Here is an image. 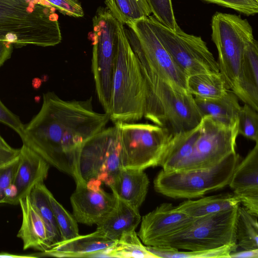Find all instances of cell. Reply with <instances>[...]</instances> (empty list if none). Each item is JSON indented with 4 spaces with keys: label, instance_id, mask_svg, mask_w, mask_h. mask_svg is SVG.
<instances>
[{
    "label": "cell",
    "instance_id": "cell-41",
    "mask_svg": "<svg viewBox=\"0 0 258 258\" xmlns=\"http://www.w3.org/2000/svg\"><path fill=\"white\" fill-rule=\"evenodd\" d=\"M230 258H258V249L236 250L230 253Z\"/></svg>",
    "mask_w": 258,
    "mask_h": 258
},
{
    "label": "cell",
    "instance_id": "cell-32",
    "mask_svg": "<svg viewBox=\"0 0 258 258\" xmlns=\"http://www.w3.org/2000/svg\"><path fill=\"white\" fill-rule=\"evenodd\" d=\"M49 199L62 240H69L80 235L78 222L73 215L64 208L51 192Z\"/></svg>",
    "mask_w": 258,
    "mask_h": 258
},
{
    "label": "cell",
    "instance_id": "cell-22",
    "mask_svg": "<svg viewBox=\"0 0 258 258\" xmlns=\"http://www.w3.org/2000/svg\"><path fill=\"white\" fill-rule=\"evenodd\" d=\"M141 218L139 209H135L117 199L115 208L97 225L96 230L102 232L109 239L115 241L123 233L136 230Z\"/></svg>",
    "mask_w": 258,
    "mask_h": 258
},
{
    "label": "cell",
    "instance_id": "cell-15",
    "mask_svg": "<svg viewBox=\"0 0 258 258\" xmlns=\"http://www.w3.org/2000/svg\"><path fill=\"white\" fill-rule=\"evenodd\" d=\"M194 219L172 204L163 203L142 217L138 235L145 245L154 246L158 241L182 229Z\"/></svg>",
    "mask_w": 258,
    "mask_h": 258
},
{
    "label": "cell",
    "instance_id": "cell-12",
    "mask_svg": "<svg viewBox=\"0 0 258 258\" xmlns=\"http://www.w3.org/2000/svg\"><path fill=\"white\" fill-rule=\"evenodd\" d=\"M147 19L174 62L187 78L219 73L218 62L201 37L187 34L179 26L171 30L153 16H149Z\"/></svg>",
    "mask_w": 258,
    "mask_h": 258
},
{
    "label": "cell",
    "instance_id": "cell-18",
    "mask_svg": "<svg viewBox=\"0 0 258 258\" xmlns=\"http://www.w3.org/2000/svg\"><path fill=\"white\" fill-rule=\"evenodd\" d=\"M49 165L25 145L20 148L19 163L12 184L17 190L15 205L29 196L33 188L46 178Z\"/></svg>",
    "mask_w": 258,
    "mask_h": 258
},
{
    "label": "cell",
    "instance_id": "cell-29",
    "mask_svg": "<svg viewBox=\"0 0 258 258\" xmlns=\"http://www.w3.org/2000/svg\"><path fill=\"white\" fill-rule=\"evenodd\" d=\"M257 217L239 206L236 222L237 248L242 250L258 249Z\"/></svg>",
    "mask_w": 258,
    "mask_h": 258
},
{
    "label": "cell",
    "instance_id": "cell-27",
    "mask_svg": "<svg viewBox=\"0 0 258 258\" xmlns=\"http://www.w3.org/2000/svg\"><path fill=\"white\" fill-rule=\"evenodd\" d=\"M187 87L195 97L206 99L221 98L229 90L220 73L189 76L187 79Z\"/></svg>",
    "mask_w": 258,
    "mask_h": 258
},
{
    "label": "cell",
    "instance_id": "cell-37",
    "mask_svg": "<svg viewBox=\"0 0 258 258\" xmlns=\"http://www.w3.org/2000/svg\"><path fill=\"white\" fill-rule=\"evenodd\" d=\"M64 15L74 17L84 16L83 8L78 0H44Z\"/></svg>",
    "mask_w": 258,
    "mask_h": 258
},
{
    "label": "cell",
    "instance_id": "cell-21",
    "mask_svg": "<svg viewBox=\"0 0 258 258\" xmlns=\"http://www.w3.org/2000/svg\"><path fill=\"white\" fill-rule=\"evenodd\" d=\"M195 102L203 117L209 115L216 121L228 127L238 125L241 108L237 96L231 90L222 97L206 99L194 97Z\"/></svg>",
    "mask_w": 258,
    "mask_h": 258
},
{
    "label": "cell",
    "instance_id": "cell-4",
    "mask_svg": "<svg viewBox=\"0 0 258 258\" xmlns=\"http://www.w3.org/2000/svg\"><path fill=\"white\" fill-rule=\"evenodd\" d=\"M144 79L146 89L145 118L173 135L191 130L201 122L203 116L194 96L188 91L155 76Z\"/></svg>",
    "mask_w": 258,
    "mask_h": 258
},
{
    "label": "cell",
    "instance_id": "cell-44",
    "mask_svg": "<svg viewBox=\"0 0 258 258\" xmlns=\"http://www.w3.org/2000/svg\"><path fill=\"white\" fill-rule=\"evenodd\" d=\"M26 1L30 2H32L33 3L40 4L43 5H44V6H49V7H52V6L48 2H47L46 1H45L44 0H26Z\"/></svg>",
    "mask_w": 258,
    "mask_h": 258
},
{
    "label": "cell",
    "instance_id": "cell-39",
    "mask_svg": "<svg viewBox=\"0 0 258 258\" xmlns=\"http://www.w3.org/2000/svg\"><path fill=\"white\" fill-rule=\"evenodd\" d=\"M20 152V149L10 146L0 135V165L16 158Z\"/></svg>",
    "mask_w": 258,
    "mask_h": 258
},
{
    "label": "cell",
    "instance_id": "cell-20",
    "mask_svg": "<svg viewBox=\"0 0 258 258\" xmlns=\"http://www.w3.org/2000/svg\"><path fill=\"white\" fill-rule=\"evenodd\" d=\"M22 221L17 236L23 242V248L43 252L50 248L45 224L32 205L29 196L19 200Z\"/></svg>",
    "mask_w": 258,
    "mask_h": 258
},
{
    "label": "cell",
    "instance_id": "cell-36",
    "mask_svg": "<svg viewBox=\"0 0 258 258\" xmlns=\"http://www.w3.org/2000/svg\"><path fill=\"white\" fill-rule=\"evenodd\" d=\"M19 163V156L0 165V204L5 197L6 189L12 183Z\"/></svg>",
    "mask_w": 258,
    "mask_h": 258
},
{
    "label": "cell",
    "instance_id": "cell-40",
    "mask_svg": "<svg viewBox=\"0 0 258 258\" xmlns=\"http://www.w3.org/2000/svg\"><path fill=\"white\" fill-rule=\"evenodd\" d=\"M14 46L11 42L0 40V67L11 57Z\"/></svg>",
    "mask_w": 258,
    "mask_h": 258
},
{
    "label": "cell",
    "instance_id": "cell-34",
    "mask_svg": "<svg viewBox=\"0 0 258 258\" xmlns=\"http://www.w3.org/2000/svg\"><path fill=\"white\" fill-rule=\"evenodd\" d=\"M153 17L163 25L174 31L176 22L171 0H147Z\"/></svg>",
    "mask_w": 258,
    "mask_h": 258
},
{
    "label": "cell",
    "instance_id": "cell-38",
    "mask_svg": "<svg viewBox=\"0 0 258 258\" xmlns=\"http://www.w3.org/2000/svg\"><path fill=\"white\" fill-rule=\"evenodd\" d=\"M0 122L12 128L20 137L23 135L25 125L20 117L9 110L0 99Z\"/></svg>",
    "mask_w": 258,
    "mask_h": 258
},
{
    "label": "cell",
    "instance_id": "cell-6",
    "mask_svg": "<svg viewBox=\"0 0 258 258\" xmlns=\"http://www.w3.org/2000/svg\"><path fill=\"white\" fill-rule=\"evenodd\" d=\"M240 161L233 153L213 167L189 170L162 169L155 178V191L173 199H191L228 185L234 170Z\"/></svg>",
    "mask_w": 258,
    "mask_h": 258
},
{
    "label": "cell",
    "instance_id": "cell-3",
    "mask_svg": "<svg viewBox=\"0 0 258 258\" xmlns=\"http://www.w3.org/2000/svg\"><path fill=\"white\" fill-rule=\"evenodd\" d=\"M146 89L139 62L126 37L123 23L117 19L116 46L109 119L135 122L144 116Z\"/></svg>",
    "mask_w": 258,
    "mask_h": 258
},
{
    "label": "cell",
    "instance_id": "cell-33",
    "mask_svg": "<svg viewBox=\"0 0 258 258\" xmlns=\"http://www.w3.org/2000/svg\"><path fill=\"white\" fill-rule=\"evenodd\" d=\"M238 134L258 142L257 111L247 104L241 106L238 117Z\"/></svg>",
    "mask_w": 258,
    "mask_h": 258
},
{
    "label": "cell",
    "instance_id": "cell-19",
    "mask_svg": "<svg viewBox=\"0 0 258 258\" xmlns=\"http://www.w3.org/2000/svg\"><path fill=\"white\" fill-rule=\"evenodd\" d=\"M149 183L144 170L121 168L109 187L117 199L139 209L146 199Z\"/></svg>",
    "mask_w": 258,
    "mask_h": 258
},
{
    "label": "cell",
    "instance_id": "cell-31",
    "mask_svg": "<svg viewBox=\"0 0 258 258\" xmlns=\"http://www.w3.org/2000/svg\"><path fill=\"white\" fill-rule=\"evenodd\" d=\"M105 3L115 18L125 24L152 13L147 0H105Z\"/></svg>",
    "mask_w": 258,
    "mask_h": 258
},
{
    "label": "cell",
    "instance_id": "cell-24",
    "mask_svg": "<svg viewBox=\"0 0 258 258\" xmlns=\"http://www.w3.org/2000/svg\"><path fill=\"white\" fill-rule=\"evenodd\" d=\"M240 204L239 199L234 194L223 193L197 200L188 199L180 203L176 208L191 218H198L230 210Z\"/></svg>",
    "mask_w": 258,
    "mask_h": 258
},
{
    "label": "cell",
    "instance_id": "cell-42",
    "mask_svg": "<svg viewBox=\"0 0 258 258\" xmlns=\"http://www.w3.org/2000/svg\"><path fill=\"white\" fill-rule=\"evenodd\" d=\"M38 257L37 255H20L12 254L8 252H0V258H26Z\"/></svg>",
    "mask_w": 258,
    "mask_h": 258
},
{
    "label": "cell",
    "instance_id": "cell-1",
    "mask_svg": "<svg viewBox=\"0 0 258 258\" xmlns=\"http://www.w3.org/2000/svg\"><path fill=\"white\" fill-rule=\"evenodd\" d=\"M109 120L107 113L94 110L92 97L64 100L49 91L43 95L38 113L25 125L21 139L49 165L75 180L82 145L104 129Z\"/></svg>",
    "mask_w": 258,
    "mask_h": 258
},
{
    "label": "cell",
    "instance_id": "cell-28",
    "mask_svg": "<svg viewBox=\"0 0 258 258\" xmlns=\"http://www.w3.org/2000/svg\"><path fill=\"white\" fill-rule=\"evenodd\" d=\"M101 257L157 258L140 240L135 230L123 233Z\"/></svg>",
    "mask_w": 258,
    "mask_h": 258
},
{
    "label": "cell",
    "instance_id": "cell-14",
    "mask_svg": "<svg viewBox=\"0 0 258 258\" xmlns=\"http://www.w3.org/2000/svg\"><path fill=\"white\" fill-rule=\"evenodd\" d=\"M76 183L70 197L73 216L78 223L98 225L115 208L117 199L102 189L100 182Z\"/></svg>",
    "mask_w": 258,
    "mask_h": 258
},
{
    "label": "cell",
    "instance_id": "cell-10",
    "mask_svg": "<svg viewBox=\"0 0 258 258\" xmlns=\"http://www.w3.org/2000/svg\"><path fill=\"white\" fill-rule=\"evenodd\" d=\"M117 125L105 128L86 141L79 152L75 182L98 181L109 186L121 167Z\"/></svg>",
    "mask_w": 258,
    "mask_h": 258
},
{
    "label": "cell",
    "instance_id": "cell-25",
    "mask_svg": "<svg viewBox=\"0 0 258 258\" xmlns=\"http://www.w3.org/2000/svg\"><path fill=\"white\" fill-rule=\"evenodd\" d=\"M243 102L258 111V43L254 39L246 46L242 68Z\"/></svg>",
    "mask_w": 258,
    "mask_h": 258
},
{
    "label": "cell",
    "instance_id": "cell-26",
    "mask_svg": "<svg viewBox=\"0 0 258 258\" xmlns=\"http://www.w3.org/2000/svg\"><path fill=\"white\" fill-rule=\"evenodd\" d=\"M50 192L44 182H41L33 188L29 197L32 205L45 224L48 240L51 247L62 241V239L50 202Z\"/></svg>",
    "mask_w": 258,
    "mask_h": 258
},
{
    "label": "cell",
    "instance_id": "cell-11",
    "mask_svg": "<svg viewBox=\"0 0 258 258\" xmlns=\"http://www.w3.org/2000/svg\"><path fill=\"white\" fill-rule=\"evenodd\" d=\"M116 25L117 19L107 7L98 9L93 18L91 66L98 99L108 115L116 54Z\"/></svg>",
    "mask_w": 258,
    "mask_h": 258
},
{
    "label": "cell",
    "instance_id": "cell-9",
    "mask_svg": "<svg viewBox=\"0 0 258 258\" xmlns=\"http://www.w3.org/2000/svg\"><path fill=\"white\" fill-rule=\"evenodd\" d=\"M120 140L122 168L144 170L159 166L173 134L156 124L116 122Z\"/></svg>",
    "mask_w": 258,
    "mask_h": 258
},
{
    "label": "cell",
    "instance_id": "cell-17",
    "mask_svg": "<svg viewBox=\"0 0 258 258\" xmlns=\"http://www.w3.org/2000/svg\"><path fill=\"white\" fill-rule=\"evenodd\" d=\"M115 241L96 230L91 233L62 240L51 246L40 256L55 257H96L111 247Z\"/></svg>",
    "mask_w": 258,
    "mask_h": 258
},
{
    "label": "cell",
    "instance_id": "cell-5",
    "mask_svg": "<svg viewBox=\"0 0 258 258\" xmlns=\"http://www.w3.org/2000/svg\"><path fill=\"white\" fill-rule=\"evenodd\" d=\"M211 28L219 73L229 90L243 101L242 68L245 48L254 39L252 27L239 16L217 12L212 17Z\"/></svg>",
    "mask_w": 258,
    "mask_h": 258
},
{
    "label": "cell",
    "instance_id": "cell-13",
    "mask_svg": "<svg viewBox=\"0 0 258 258\" xmlns=\"http://www.w3.org/2000/svg\"><path fill=\"white\" fill-rule=\"evenodd\" d=\"M238 126H225L209 115L203 117L200 135L189 157L179 170L205 169L217 165L236 153Z\"/></svg>",
    "mask_w": 258,
    "mask_h": 258
},
{
    "label": "cell",
    "instance_id": "cell-35",
    "mask_svg": "<svg viewBox=\"0 0 258 258\" xmlns=\"http://www.w3.org/2000/svg\"><path fill=\"white\" fill-rule=\"evenodd\" d=\"M235 10L247 16L258 13V0H203Z\"/></svg>",
    "mask_w": 258,
    "mask_h": 258
},
{
    "label": "cell",
    "instance_id": "cell-8",
    "mask_svg": "<svg viewBox=\"0 0 258 258\" xmlns=\"http://www.w3.org/2000/svg\"><path fill=\"white\" fill-rule=\"evenodd\" d=\"M126 37L144 77L155 76L187 90V77L174 62L150 26L147 17L126 24Z\"/></svg>",
    "mask_w": 258,
    "mask_h": 258
},
{
    "label": "cell",
    "instance_id": "cell-23",
    "mask_svg": "<svg viewBox=\"0 0 258 258\" xmlns=\"http://www.w3.org/2000/svg\"><path fill=\"white\" fill-rule=\"evenodd\" d=\"M200 128L201 122L191 130L173 135L159 165L162 169L167 171L180 169L192 152L195 143L200 135Z\"/></svg>",
    "mask_w": 258,
    "mask_h": 258
},
{
    "label": "cell",
    "instance_id": "cell-2",
    "mask_svg": "<svg viewBox=\"0 0 258 258\" xmlns=\"http://www.w3.org/2000/svg\"><path fill=\"white\" fill-rule=\"evenodd\" d=\"M54 11L26 0H0V40L11 42L16 48L59 44L62 37Z\"/></svg>",
    "mask_w": 258,
    "mask_h": 258
},
{
    "label": "cell",
    "instance_id": "cell-7",
    "mask_svg": "<svg viewBox=\"0 0 258 258\" xmlns=\"http://www.w3.org/2000/svg\"><path fill=\"white\" fill-rule=\"evenodd\" d=\"M239 205L227 211L195 218L184 228L161 239L154 246L204 250L237 244L236 222Z\"/></svg>",
    "mask_w": 258,
    "mask_h": 258
},
{
    "label": "cell",
    "instance_id": "cell-16",
    "mask_svg": "<svg viewBox=\"0 0 258 258\" xmlns=\"http://www.w3.org/2000/svg\"><path fill=\"white\" fill-rule=\"evenodd\" d=\"M243 207L258 216V142L238 163L228 185Z\"/></svg>",
    "mask_w": 258,
    "mask_h": 258
},
{
    "label": "cell",
    "instance_id": "cell-30",
    "mask_svg": "<svg viewBox=\"0 0 258 258\" xmlns=\"http://www.w3.org/2000/svg\"><path fill=\"white\" fill-rule=\"evenodd\" d=\"M147 249L157 258H230L231 252L237 250V244L227 245L204 250L179 251V249L164 247L146 246Z\"/></svg>",
    "mask_w": 258,
    "mask_h": 258
},
{
    "label": "cell",
    "instance_id": "cell-43",
    "mask_svg": "<svg viewBox=\"0 0 258 258\" xmlns=\"http://www.w3.org/2000/svg\"><path fill=\"white\" fill-rule=\"evenodd\" d=\"M32 85L34 89L39 88L41 85V80L38 78H34L32 80Z\"/></svg>",
    "mask_w": 258,
    "mask_h": 258
}]
</instances>
